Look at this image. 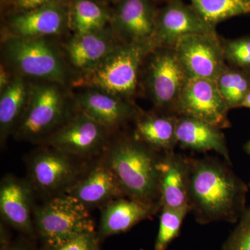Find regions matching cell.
<instances>
[{
    "label": "cell",
    "instance_id": "cell-31",
    "mask_svg": "<svg viewBox=\"0 0 250 250\" xmlns=\"http://www.w3.org/2000/svg\"><path fill=\"white\" fill-rule=\"evenodd\" d=\"M70 0H7L1 7L4 15L23 12L38 9L47 5L67 1Z\"/></svg>",
    "mask_w": 250,
    "mask_h": 250
},
{
    "label": "cell",
    "instance_id": "cell-33",
    "mask_svg": "<svg viewBox=\"0 0 250 250\" xmlns=\"http://www.w3.org/2000/svg\"><path fill=\"white\" fill-rule=\"evenodd\" d=\"M4 250H34L32 247L27 242L24 241H18L14 243H11L6 249Z\"/></svg>",
    "mask_w": 250,
    "mask_h": 250
},
{
    "label": "cell",
    "instance_id": "cell-34",
    "mask_svg": "<svg viewBox=\"0 0 250 250\" xmlns=\"http://www.w3.org/2000/svg\"><path fill=\"white\" fill-rule=\"evenodd\" d=\"M241 107L250 108V92L242 103Z\"/></svg>",
    "mask_w": 250,
    "mask_h": 250
},
{
    "label": "cell",
    "instance_id": "cell-28",
    "mask_svg": "<svg viewBox=\"0 0 250 250\" xmlns=\"http://www.w3.org/2000/svg\"><path fill=\"white\" fill-rule=\"evenodd\" d=\"M223 47L226 62L236 68L250 70V37L225 41Z\"/></svg>",
    "mask_w": 250,
    "mask_h": 250
},
{
    "label": "cell",
    "instance_id": "cell-36",
    "mask_svg": "<svg viewBox=\"0 0 250 250\" xmlns=\"http://www.w3.org/2000/svg\"><path fill=\"white\" fill-rule=\"evenodd\" d=\"M98 1H101V2L104 3L106 4H113L116 5L118 4L119 1L121 0H98Z\"/></svg>",
    "mask_w": 250,
    "mask_h": 250
},
{
    "label": "cell",
    "instance_id": "cell-4",
    "mask_svg": "<svg viewBox=\"0 0 250 250\" xmlns=\"http://www.w3.org/2000/svg\"><path fill=\"white\" fill-rule=\"evenodd\" d=\"M3 37L1 62L14 75L31 82L71 84L74 74L62 47L51 42L49 38Z\"/></svg>",
    "mask_w": 250,
    "mask_h": 250
},
{
    "label": "cell",
    "instance_id": "cell-21",
    "mask_svg": "<svg viewBox=\"0 0 250 250\" xmlns=\"http://www.w3.org/2000/svg\"><path fill=\"white\" fill-rule=\"evenodd\" d=\"M98 235L100 239L126 232L141 221L160 211L154 206L123 197L101 208Z\"/></svg>",
    "mask_w": 250,
    "mask_h": 250
},
{
    "label": "cell",
    "instance_id": "cell-14",
    "mask_svg": "<svg viewBox=\"0 0 250 250\" xmlns=\"http://www.w3.org/2000/svg\"><path fill=\"white\" fill-rule=\"evenodd\" d=\"M66 194L76 199L88 210L102 208L116 199L126 197L104 154L90 163Z\"/></svg>",
    "mask_w": 250,
    "mask_h": 250
},
{
    "label": "cell",
    "instance_id": "cell-12",
    "mask_svg": "<svg viewBox=\"0 0 250 250\" xmlns=\"http://www.w3.org/2000/svg\"><path fill=\"white\" fill-rule=\"evenodd\" d=\"M69 2L4 15L3 36L37 39L62 35L69 30Z\"/></svg>",
    "mask_w": 250,
    "mask_h": 250
},
{
    "label": "cell",
    "instance_id": "cell-5",
    "mask_svg": "<svg viewBox=\"0 0 250 250\" xmlns=\"http://www.w3.org/2000/svg\"><path fill=\"white\" fill-rule=\"evenodd\" d=\"M67 85L31 82L27 109L15 130L16 141L42 144L78 111Z\"/></svg>",
    "mask_w": 250,
    "mask_h": 250
},
{
    "label": "cell",
    "instance_id": "cell-3",
    "mask_svg": "<svg viewBox=\"0 0 250 250\" xmlns=\"http://www.w3.org/2000/svg\"><path fill=\"white\" fill-rule=\"evenodd\" d=\"M155 47L152 40L123 42L96 67L74 77L72 86L101 90L133 101L143 64Z\"/></svg>",
    "mask_w": 250,
    "mask_h": 250
},
{
    "label": "cell",
    "instance_id": "cell-19",
    "mask_svg": "<svg viewBox=\"0 0 250 250\" xmlns=\"http://www.w3.org/2000/svg\"><path fill=\"white\" fill-rule=\"evenodd\" d=\"M190 156L175 152L163 154L160 169L161 207L188 208Z\"/></svg>",
    "mask_w": 250,
    "mask_h": 250
},
{
    "label": "cell",
    "instance_id": "cell-11",
    "mask_svg": "<svg viewBox=\"0 0 250 250\" xmlns=\"http://www.w3.org/2000/svg\"><path fill=\"white\" fill-rule=\"evenodd\" d=\"M229 110L215 81L189 78L179 96L175 113L201 120L223 129L230 126Z\"/></svg>",
    "mask_w": 250,
    "mask_h": 250
},
{
    "label": "cell",
    "instance_id": "cell-8",
    "mask_svg": "<svg viewBox=\"0 0 250 250\" xmlns=\"http://www.w3.org/2000/svg\"><path fill=\"white\" fill-rule=\"evenodd\" d=\"M142 78L155 110L176 114V105L189 78L173 47L153 49L143 64Z\"/></svg>",
    "mask_w": 250,
    "mask_h": 250
},
{
    "label": "cell",
    "instance_id": "cell-7",
    "mask_svg": "<svg viewBox=\"0 0 250 250\" xmlns=\"http://www.w3.org/2000/svg\"><path fill=\"white\" fill-rule=\"evenodd\" d=\"M33 218L36 233L45 247L59 246L81 233L95 231L89 210L67 194L35 205Z\"/></svg>",
    "mask_w": 250,
    "mask_h": 250
},
{
    "label": "cell",
    "instance_id": "cell-2",
    "mask_svg": "<svg viewBox=\"0 0 250 250\" xmlns=\"http://www.w3.org/2000/svg\"><path fill=\"white\" fill-rule=\"evenodd\" d=\"M163 154L132 134L113 137L104 155L125 196L161 210L159 187Z\"/></svg>",
    "mask_w": 250,
    "mask_h": 250
},
{
    "label": "cell",
    "instance_id": "cell-32",
    "mask_svg": "<svg viewBox=\"0 0 250 250\" xmlns=\"http://www.w3.org/2000/svg\"><path fill=\"white\" fill-rule=\"evenodd\" d=\"M14 76V74L11 71L9 67L1 62V66H0V93L2 92L10 84Z\"/></svg>",
    "mask_w": 250,
    "mask_h": 250
},
{
    "label": "cell",
    "instance_id": "cell-23",
    "mask_svg": "<svg viewBox=\"0 0 250 250\" xmlns=\"http://www.w3.org/2000/svg\"><path fill=\"white\" fill-rule=\"evenodd\" d=\"M31 81L15 75L10 84L0 93V143L4 146L21 123L29 103Z\"/></svg>",
    "mask_w": 250,
    "mask_h": 250
},
{
    "label": "cell",
    "instance_id": "cell-18",
    "mask_svg": "<svg viewBox=\"0 0 250 250\" xmlns=\"http://www.w3.org/2000/svg\"><path fill=\"white\" fill-rule=\"evenodd\" d=\"M157 11L154 0H121L112 9L110 25L122 42L152 40Z\"/></svg>",
    "mask_w": 250,
    "mask_h": 250
},
{
    "label": "cell",
    "instance_id": "cell-24",
    "mask_svg": "<svg viewBox=\"0 0 250 250\" xmlns=\"http://www.w3.org/2000/svg\"><path fill=\"white\" fill-rule=\"evenodd\" d=\"M112 9L98 0H70L69 30L80 35L104 29L110 25Z\"/></svg>",
    "mask_w": 250,
    "mask_h": 250
},
{
    "label": "cell",
    "instance_id": "cell-15",
    "mask_svg": "<svg viewBox=\"0 0 250 250\" xmlns=\"http://www.w3.org/2000/svg\"><path fill=\"white\" fill-rule=\"evenodd\" d=\"M27 179L7 174L0 183V214L4 223L33 238L36 234L34 227V197Z\"/></svg>",
    "mask_w": 250,
    "mask_h": 250
},
{
    "label": "cell",
    "instance_id": "cell-17",
    "mask_svg": "<svg viewBox=\"0 0 250 250\" xmlns=\"http://www.w3.org/2000/svg\"><path fill=\"white\" fill-rule=\"evenodd\" d=\"M123 42L108 25L101 30L72 35L62 49L69 66L77 76L96 67Z\"/></svg>",
    "mask_w": 250,
    "mask_h": 250
},
{
    "label": "cell",
    "instance_id": "cell-22",
    "mask_svg": "<svg viewBox=\"0 0 250 250\" xmlns=\"http://www.w3.org/2000/svg\"><path fill=\"white\" fill-rule=\"evenodd\" d=\"M177 120L178 116L173 113L142 111L134 121L133 134L157 152H171L177 146Z\"/></svg>",
    "mask_w": 250,
    "mask_h": 250
},
{
    "label": "cell",
    "instance_id": "cell-29",
    "mask_svg": "<svg viewBox=\"0 0 250 250\" xmlns=\"http://www.w3.org/2000/svg\"><path fill=\"white\" fill-rule=\"evenodd\" d=\"M221 250H250V206L247 207Z\"/></svg>",
    "mask_w": 250,
    "mask_h": 250
},
{
    "label": "cell",
    "instance_id": "cell-26",
    "mask_svg": "<svg viewBox=\"0 0 250 250\" xmlns=\"http://www.w3.org/2000/svg\"><path fill=\"white\" fill-rule=\"evenodd\" d=\"M215 82L230 109L241 107L242 103L250 92V77L236 67L227 65Z\"/></svg>",
    "mask_w": 250,
    "mask_h": 250
},
{
    "label": "cell",
    "instance_id": "cell-6",
    "mask_svg": "<svg viewBox=\"0 0 250 250\" xmlns=\"http://www.w3.org/2000/svg\"><path fill=\"white\" fill-rule=\"evenodd\" d=\"M40 146L25 159L27 179L35 195L45 200L66 194L93 160L81 159L49 146Z\"/></svg>",
    "mask_w": 250,
    "mask_h": 250
},
{
    "label": "cell",
    "instance_id": "cell-38",
    "mask_svg": "<svg viewBox=\"0 0 250 250\" xmlns=\"http://www.w3.org/2000/svg\"></svg>",
    "mask_w": 250,
    "mask_h": 250
},
{
    "label": "cell",
    "instance_id": "cell-10",
    "mask_svg": "<svg viewBox=\"0 0 250 250\" xmlns=\"http://www.w3.org/2000/svg\"><path fill=\"white\" fill-rule=\"evenodd\" d=\"M173 48L188 78L216 81L228 65L218 34L184 36Z\"/></svg>",
    "mask_w": 250,
    "mask_h": 250
},
{
    "label": "cell",
    "instance_id": "cell-16",
    "mask_svg": "<svg viewBox=\"0 0 250 250\" xmlns=\"http://www.w3.org/2000/svg\"><path fill=\"white\" fill-rule=\"evenodd\" d=\"M74 98L79 111L113 132L142 111L132 100L101 90L83 88Z\"/></svg>",
    "mask_w": 250,
    "mask_h": 250
},
{
    "label": "cell",
    "instance_id": "cell-30",
    "mask_svg": "<svg viewBox=\"0 0 250 250\" xmlns=\"http://www.w3.org/2000/svg\"><path fill=\"white\" fill-rule=\"evenodd\" d=\"M98 233L87 231L54 247H45L44 250H101Z\"/></svg>",
    "mask_w": 250,
    "mask_h": 250
},
{
    "label": "cell",
    "instance_id": "cell-35",
    "mask_svg": "<svg viewBox=\"0 0 250 250\" xmlns=\"http://www.w3.org/2000/svg\"><path fill=\"white\" fill-rule=\"evenodd\" d=\"M243 149H244L245 152H246V154L250 157V139L246 143V144H245ZM248 186H249V188L250 190V184H248Z\"/></svg>",
    "mask_w": 250,
    "mask_h": 250
},
{
    "label": "cell",
    "instance_id": "cell-25",
    "mask_svg": "<svg viewBox=\"0 0 250 250\" xmlns=\"http://www.w3.org/2000/svg\"><path fill=\"white\" fill-rule=\"evenodd\" d=\"M190 4L210 25L229 18L250 14V0H190Z\"/></svg>",
    "mask_w": 250,
    "mask_h": 250
},
{
    "label": "cell",
    "instance_id": "cell-1",
    "mask_svg": "<svg viewBox=\"0 0 250 250\" xmlns=\"http://www.w3.org/2000/svg\"><path fill=\"white\" fill-rule=\"evenodd\" d=\"M231 166L212 156H190L188 207L197 223H237L246 210L249 186Z\"/></svg>",
    "mask_w": 250,
    "mask_h": 250
},
{
    "label": "cell",
    "instance_id": "cell-13",
    "mask_svg": "<svg viewBox=\"0 0 250 250\" xmlns=\"http://www.w3.org/2000/svg\"><path fill=\"white\" fill-rule=\"evenodd\" d=\"M193 34H217L215 27L206 22L200 14L182 0H166L158 9L155 34L152 41L156 47H173L184 36Z\"/></svg>",
    "mask_w": 250,
    "mask_h": 250
},
{
    "label": "cell",
    "instance_id": "cell-37",
    "mask_svg": "<svg viewBox=\"0 0 250 250\" xmlns=\"http://www.w3.org/2000/svg\"><path fill=\"white\" fill-rule=\"evenodd\" d=\"M6 1H7V0H0V2H1V8L6 4Z\"/></svg>",
    "mask_w": 250,
    "mask_h": 250
},
{
    "label": "cell",
    "instance_id": "cell-20",
    "mask_svg": "<svg viewBox=\"0 0 250 250\" xmlns=\"http://www.w3.org/2000/svg\"><path fill=\"white\" fill-rule=\"evenodd\" d=\"M177 146L182 149L198 152L213 151L231 164L226 139L222 129L197 118L178 116Z\"/></svg>",
    "mask_w": 250,
    "mask_h": 250
},
{
    "label": "cell",
    "instance_id": "cell-9",
    "mask_svg": "<svg viewBox=\"0 0 250 250\" xmlns=\"http://www.w3.org/2000/svg\"><path fill=\"white\" fill-rule=\"evenodd\" d=\"M113 134L78 111L41 145L81 159L93 160L106 152Z\"/></svg>",
    "mask_w": 250,
    "mask_h": 250
},
{
    "label": "cell",
    "instance_id": "cell-27",
    "mask_svg": "<svg viewBox=\"0 0 250 250\" xmlns=\"http://www.w3.org/2000/svg\"><path fill=\"white\" fill-rule=\"evenodd\" d=\"M159 225L154 243V250H167L171 243L180 235L184 220L190 213L188 208L161 207Z\"/></svg>",
    "mask_w": 250,
    "mask_h": 250
}]
</instances>
